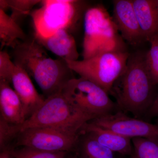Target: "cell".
I'll use <instances>...</instances> for the list:
<instances>
[{"mask_svg": "<svg viewBox=\"0 0 158 158\" xmlns=\"http://www.w3.org/2000/svg\"><path fill=\"white\" fill-rule=\"evenodd\" d=\"M150 48L145 55V63L153 84H158V34L149 40Z\"/></svg>", "mask_w": 158, "mask_h": 158, "instance_id": "obj_18", "label": "cell"}, {"mask_svg": "<svg viewBox=\"0 0 158 158\" xmlns=\"http://www.w3.org/2000/svg\"><path fill=\"white\" fill-rule=\"evenodd\" d=\"M9 83L0 81L1 118L9 123L22 125L27 120L21 100Z\"/></svg>", "mask_w": 158, "mask_h": 158, "instance_id": "obj_13", "label": "cell"}, {"mask_svg": "<svg viewBox=\"0 0 158 158\" xmlns=\"http://www.w3.org/2000/svg\"><path fill=\"white\" fill-rule=\"evenodd\" d=\"M133 158H137V157H136L135 156H134V157H133Z\"/></svg>", "mask_w": 158, "mask_h": 158, "instance_id": "obj_28", "label": "cell"}, {"mask_svg": "<svg viewBox=\"0 0 158 158\" xmlns=\"http://www.w3.org/2000/svg\"><path fill=\"white\" fill-rule=\"evenodd\" d=\"M137 158H158V143L144 138H133Z\"/></svg>", "mask_w": 158, "mask_h": 158, "instance_id": "obj_19", "label": "cell"}, {"mask_svg": "<svg viewBox=\"0 0 158 158\" xmlns=\"http://www.w3.org/2000/svg\"><path fill=\"white\" fill-rule=\"evenodd\" d=\"M153 84L147 69L145 55H130L125 69L109 91L119 108L139 116L152 103Z\"/></svg>", "mask_w": 158, "mask_h": 158, "instance_id": "obj_2", "label": "cell"}, {"mask_svg": "<svg viewBox=\"0 0 158 158\" xmlns=\"http://www.w3.org/2000/svg\"><path fill=\"white\" fill-rule=\"evenodd\" d=\"M61 92L73 104L93 119L111 113L115 107L107 92L82 77L71 79Z\"/></svg>", "mask_w": 158, "mask_h": 158, "instance_id": "obj_7", "label": "cell"}, {"mask_svg": "<svg viewBox=\"0 0 158 158\" xmlns=\"http://www.w3.org/2000/svg\"><path fill=\"white\" fill-rule=\"evenodd\" d=\"M11 57L6 51L0 52V81L11 83V78L15 68Z\"/></svg>", "mask_w": 158, "mask_h": 158, "instance_id": "obj_23", "label": "cell"}, {"mask_svg": "<svg viewBox=\"0 0 158 158\" xmlns=\"http://www.w3.org/2000/svg\"><path fill=\"white\" fill-rule=\"evenodd\" d=\"M87 133L100 144L106 146L113 152L122 154L131 153V138H126L118 134L94 124L91 122L87 123L82 127L81 133Z\"/></svg>", "mask_w": 158, "mask_h": 158, "instance_id": "obj_14", "label": "cell"}, {"mask_svg": "<svg viewBox=\"0 0 158 158\" xmlns=\"http://www.w3.org/2000/svg\"><path fill=\"white\" fill-rule=\"evenodd\" d=\"M14 63L25 71L47 97L62 91L73 78L65 59H52L35 38L19 41L12 48Z\"/></svg>", "mask_w": 158, "mask_h": 158, "instance_id": "obj_1", "label": "cell"}, {"mask_svg": "<svg viewBox=\"0 0 158 158\" xmlns=\"http://www.w3.org/2000/svg\"><path fill=\"white\" fill-rule=\"evenodd\" d=\"M93 118L82 112L62 92L46 98L42 105L20 126V133L34 127H51L79 134Z\"/></svg>", "mask_w": 158, "mask_h": 158, "instance_id": "obj_3", "label": "cell"}, {"mask_svg": "<svg viewBox=\"0 0 158 158\" xmlns=\"http://www.w3.org/2000/svg\"><path fill=\"white\" fill-rule=\"evenodd\" d=\"M79 135L53 128H31L19 133L16 145L49 152H68L76 146Z\"/></svg>", "mask_w": 158, "mask_h": 158, "instance_id": "obj_8", "label": "cell"}, {"mask_svg": "<svg viewBox=\"0 0 158 158\" xmlns=\"http://www.w3.org/2000/svg\"><path fill=\"white\" fill-rule=\"evenodd\" d=\"M113 3V18L122 37L132 45L145 40L130 0H116Z\"/></svg>", "mask_w": 158, "mask_h": 158, "instance_id": "obj_10", "label": "cell"}, {"mask_svg": "<svg viewBox=\"0 0 158 158\" xmlns=\"http://www.w3.org/2000/svg\"><path fill=\"white\" fill-rule=\"evenodd\" d=\"M157 3L158 7V0H156Z\"/></svg>", "mask_w": 158, "mask_h": 158, "instance_id": "obj_27", "label": "cell"}, {"mask_svg": "<svg viewBox=\"0 0 158 158\" xmlns=\"http://www.w3.org/2000/svg\"><path fill=\"white\" fill-rule=\"evenodd\" d=\"M130 55L127 52L103 53L88 59L65 60L72 70L94 82L109 93L125 69Z\"/></svg>", "mask_w": 158, "mask_h": 158, "instance_id": "obj_6", "label": "cell"}, {"mask_svg": "<svg viewBox=\"0 0 158 158\" xmlns=\"http://www.w3.org/2000/svg\"><path fill=\"white\" fill-rule=\"evenodd\" d=\"M34 38L44 48L61 59L68 61L78 60L79 54L73 36L66 29H60L53 34L44 37L34 34Z\"/></svg>", "mask_w": 158, "mask_h": 158, "instance_id": "obj_12", "label": "cell"}, {"mask_svg": "<svg viewBox=\"0 0 158 158\" xmlns=\"http://www.w3.org/2000/svg\"><path fill=\"white\" fill-rule=\"evenodd\" d=\"M11 83L22 102L27 119L42 105L45 98L37 92L30 76L17 65L15 66Z\"/></svg>", "mask_w": 158, "mask_h": 158, "instance_id": "obj_11", "label": "cell"}, {"mask_svg": "<svg viewBox=\"0 0 158 158\" xmlns=\"http://www.w3.org/2000/svg\"><path fill=\"white\" fill-rule=\"evenodd\" d=\"M94 124L129 138H147L158 143V126L118 112L90 121Z\"/></svg>", "mask_w": 158, "mask_h": 158, "instance_id": "obj_9", "label": "cell"}, {"mask_svg": "<svg viewBox=\"0 0 158 158\" xmlns=\"http://www.w3.org/2000/svg\"><path fill=\"white\" fill-rule=\"evenodd\" d=\"M40 8L31 11L34 34L48 37L60 29L70 30L76 26L83 12L85 2L75 0L42 1Z\"/></svg>", "mask_w": 158, "mask_h": 158, "instance_id": "obj_5", "label": "cell"}, {"mask_svg": "<svg viewBox=\"0 0 158 158\" xmlns=\"http://www.w3.org/2000/svg\"><path fill=\"white\" fill-rule=\"evenodd\" d=\"M70 158H80L78 157L77 156H75L72 157H71Z\"/></svg>", "mask_w": 158, "mask_h": 158, "instance_id": "obj_26", "label": "cell"}, {"mask_svg": "<svg viewBox=\"0 0 158 158\" xmlns=\"http://www.w3.org/2000/svg\"><path fill=\"white\" fill-rule=\"evenodd\" d=\"M9 8L11 9V16L18 21L24 16L30 14L35 5L41 2L38 0H7Z\"/></svg>", "mask_w": 158, "mask_h": 158, "instance_id": "obj_21", "label": "cell"}, {"mask_svg": "<svg viewBox=\"0 0 158 158\" xmlns=\"http://www.w3.org/2000/svg\"><path fill=\"white\" fill-rule=\"evenodd\" d=\"M84 29L83 59L103 53L125 51L116 23L103 6L87 9L84 14Z\"/></svg>", "mask_w": 158, "mask_h": 158, "instance_id": "obj_4", "label": "cell"}, {"mask_svg": "<svg viewBox=\"0 0 158 158\" xmlns=\"http://www.w3.org/2000/svg\"><path fill=\"white\" fill-rule=\"evenodd\" d=\"M84 158H115L113 152L88 135L82 144Z\"/></svg>", "mask_w": 158, "mask_h": 158, "instance_id": "obj_17", "label": "cell"}, {"mask_svg": "<svg viewBox=\"0 0 158 158\" xmlns=\"http://www.w3.org/2000/svg\"><path fill=\"white\" fill-rule=\"evenodd\" d=\"M149 115L155 116L158 115V93L154 99L148 110Z\"/></svg>", "mask_w": 158, "mask_h": 158, "instance_id": "obj_24", "label": "cell"}, {"mask_svg": "<svg viewBox=\"0 0 158 158\" xmlns=\"http://www.w3.org/2000/svg\"><path fill=\"white\" fill-rule=\"evenodd\" d=\"M12 148L9 147L1 150L0 158H14L11 153Z\"/></svg>", "mask_w": 158, "mask_h": 158, "instance_id": "obj_25", "label": "cell"}, {"mask_svg": "<svg viewBox=\"0 0 158 158\" xmlns=\"http://www.w3.org/2000/svg\"><path fill=\"white\" fill-rule=\"evenodd\" d=\"M14 158H65L66 152H49L27 147L11 149Z\"/></svg>", "mask_w": 158, "mask_h": 158, "instance_id": "obj_20", "label": "cell"}, {"mask_svg": "<svg viewBox=\"0 0 158 158\" xmlns=\"http://www.w3.org/2000/svg\"><path fill=\"white\" fill-rule=\"evenodd\" d=\"M20 125L9 123L0 118V148L1 150L9 147L11 140L18 137L20 133Z\"/></svg>", "mask_w": 158, "mask_h": 158, "instance_id": "obj_22", "label": "cell"}, {"mask_svg": "<svg viewBox=\"0 0 158 158\" xmlns=\"http://www.w3.org/2000/svg\"><path fill=\"white\" fill-rule=\"evenodd\" d=\"M133 7L145 40L158 34V7L156 0H134Z\"/></svg>", "mask_w": 158, "mask_h": 158, "instance_id": "obj_15", "label": "cell"}, {"mask_svg": "<svg viewBox=\"0 0 158 158\" xmlns=\"http://www.w3.org/2000/svg\"><path fill=\"white\" fill-rule=\"evenodd\" d=\"M27 39V36L15 20L0 9V40L1 47L13 48L19 41Z\"/></svg>", "mask_w": 158, "mask_h": 158, "instance_id": "obj_16", "label": "cell"}]
</instances>
